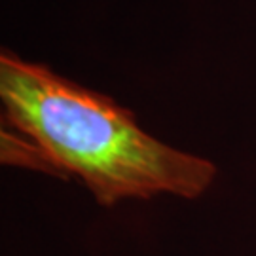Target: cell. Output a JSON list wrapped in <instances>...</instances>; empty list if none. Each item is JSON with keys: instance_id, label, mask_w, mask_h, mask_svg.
Masks as SVG:
<instances>
[{"instance_id": "cell-1", "label": "cell", "mask_w": 256, "mask_h": 256, "mask_svg": "<svg viewBox=\"0 0 256 256\" xmlns=\"http://www.w3.org/2000/svg\"><path fill=\"white\" fill-rule=\"evenodd\" d=\"M0 158L4 165L76 178L101 207L174 196L198 200L218 167L164 142L112 97L42 63L0 52Z\"/></svg>"}]
</instances>
